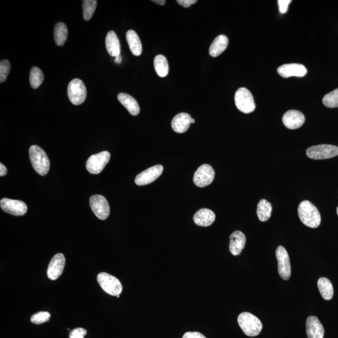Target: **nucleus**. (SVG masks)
<instances>
[{
  "mask_svg": "<svg viewBox=\"0 0 338 338\" xmlns=\"http://www.w3.org/2000/svg\"><path fill=\"white\" fill-rule=\"evenodd\" d=\"M237 322L241 329L248 336H258L263 329V324L260 319L248 312L240 314L238 316Z\"/></svg>",
  "mask_w": 338,
  "mask_h": 338,
  "instance_id": "obj_3",
  "label": "nucleus"
},
{
  "mask_svg": "<svg viewBox=\"0 0 338 338\" xmlns=\"http://www.w3.org/2000/svg\"><path fill=\"white\" fill-rule=\"evenodd\" d=\"M86 332V329L78 327L70 332L69 338H84Z\"/></svg>",
  "mask_w": 338,
  "mask_h": 338,
  "instance_id": "obj_34",
  "label": "nucleus"
},
{
  "mask_svg": "<svg viewBox=\"0 0 338 338\" xmlns=\"http://www.w3.org/2000/svg\"><path fill=\"white\" fill-rule=\"evenodd\" d=\"M153 2L156 4L160 5H164L166 3V1H165V0H154V1Z\"/></svg>",
  "mask_w": 338,
  "mask_h": 338,
  "instance_id": "obj_39",
  "label": "nucleus"
},
{
  "mask_svg": "<svg viewBox=\"0 0 338 338\" xmlns=\"http://www.w3.org/2000/svg\"><path fill=\"white\" fill-rule=\"evenodd\" d=\"M164 167L162 165L151 167L138 174L135 177V182L140 186L150 184L161 176Z\"/></svg>",
  "mask_w": 338,
  "mask_h": 338,
  "instance_id": "obj_13",
  "label": "nucleus"
},
{
  "mask_svg": "<svg viewBox=\"0 0 338 338\" xmlns=\"http://www.w3.org/2000/svg\"><path fill=\"white\" fill-rule=\"evenodd\" d=\"M90 206L94 214L101 220L108 218L110 206L106 198L101 195H94L90 198Z\"/></svg>",
  "mask_w": 338,
  "mask_h": 338,
  "instance_id": "obj_10",
  "label": "nucleus"
},
{
  "mask_svg": "<svg viewBox=\"0 0 338 338\" xmlns=\"http://www.w3.org/2000/svg\"><path fill=\"white\" fill-rule=\"evenodd\" d=\"M65 265V258L64 254H57L50 262L47 275L51 280L57 279L64 272Z\"/></svg>",
  "mask_w": 338,
  "mask_h": 338,
  "instance_id": "obj_14",
  "label": "nucleus"
},
{
  "mask_svg": "<svg viewBox=\"0 0 338 338\" xmlns=\"http://www.w3.org/2000/svg\"><path fill=\"white\" fill-rule=\"evenodd\" d=\"M215 172L212 167L209 164L202 165L199 167L195 175L194 182L199 187H205L213 182Z\"/></svg>",
  "mask_w": 338,
  "mask_h": 338,
  "instance_id": "obj_11",
  "label": "nucleus"
},
{
  "mask_svg": "<svg viewBox=\"0 0 338 338\" xmlns=\"http://www.w3.org/2000/svg\"><path fill=\"white\" fill-rule=\"evenodd\" d=\"M182 338H207L204 335L199 332H185Z\"/></svg>",
  "mask_w": 338,
  "mask_h": 338,
  "instance_id": "obj_36",
  "label": "nucleus"
},
{
  "mask_svg": "<svg viewBox=\"0 0 338 338\" xmlns=\"http://www.w3.org/2000/svg\"><path fill=\"white\" fill-rule=\"evenodd\" d=\"M98 281L102 289L109 295L117 296L122 292L121 282L112 275L106 272H101L98 274Z\"/></svg>",
  "mask_w": 338,
  "mask_h": 338,
  "instance_id": "obj_5",
  "label": "nucleus"
},
{
  "mask_svg": "<svg viewBox=\"0 0 338 338\" xmlns=\"http://www.w3.org/2000/svg\"><path fill=\"white\" fill-rule=\"evenodd\" d=\"M323 103L328 108L338 107V88L326 94L323 99Z\"/></svg>",
  "mask_w": 338,
  "mask_h": 338,
  "instance_id": "obj_31",
  "label": "nucleus"
},
{
  "mask_svg": "<svg viewBox=\"0 0 338 338\" xmlns=\"http://www.w3.org/2000/svg\"><path fill=\"white\" fill-rule=\"evenodd\" d=\"M154 68L157 74L159 77L164 78L168 75L169 68L168 62L166 57L162 55L156 57L154 61Z\"/></svg>",
  "mask_w": 338,
  "mask_h": 338,
  "instance_id": "obj_28",
  "label": "nucleus"
},
{
  "mask_svg": "<svg viewBox=\"0 0 338 338\" xmlns=\"http://www.w3.org/2000/svg\"><path fill=\"white\" fill-rule=\"evenodd\" d=\"M122 57L119 56L115 57V62L117 63V64H120V63H121V62H122Z\"/></svg>",
  "mask_w": 338,
  "mask_h": 338,
  "instance_id": "obj_40",
  "label": "nucleus"
},
{
  "mask_svg": "<svg viewBox=\"0 0 338 338\" xmlns=\"http://www.w3.org/2000/svg\"><path fill=\"white\" fill-rule=\"evenodd\" d=\"M83 16L85 20L89 21L95 11L98 2L95 0H85L83 2Z\"/></svg>",
  "mask_w": 338,
  "mask_h": 338,
  "instance_id": "obj_30",
  "label": "nucleus"
},
{
  "mask_svg": "<svg viewBox=\"0 0 338 338\" xmlns=\"http://www.w3.org/2000/svg\"><path fill=\"white\" fill-rule=\"evenodd\" d=\"M106 45L110 56L116 57L120 56V44L119 38L114 31H109L106 38Z\"/></svg>",
  "mask_w": 338,
  "mask_h": 338,
  "instance_id": "obj_22",
  "label": "nucleus"
},
{
  "mask_svg": "<svg viewBox=\"0 0 338 338\" xmlns=\"http://www.w3.org/2000/svg\"><path fill=\"white\" fill-rule=\"evenodd\" d=\"M29 156L33 169L39 175L44 176L49 172L51 164L48 156L42 149L38 146L30 147Z\"/></svg>",
  "mask_w": 338,
  "mask_h": 338,
  "instance_id": "obj_2",
  "label": "nucleus"
},
{
  "mask_svg": "<svg viewBox=\"0 0 338 338\" xmlns=\"http://www.w3.org/2000/svg\"><path fill=\"white\" fill-rule=\"evenodd\" d=\"M305 122L303 113L295 110H291L285 113L282 117V122L289 129L295 130L300 128Z\"/></svg>",
  "mask_w": 338,
  "mask_h": 338,
  "instance_id": "obj_15",
  "label": "nucleus"
},
{
  "mask_svg": "<svg viewBox=\"0 0 338 338\" xmlns=\"http://www.w3.org/2000/svg\"><path fill=\"white\" fill-rule=\"evenodd\" d=\"M68 96L73 105L78 106L85 102L86 88L82 80L75 78L69 83L67 88Z\"/></svg>",
  "mask_w": 338,
  "mask_h": 338,
  "instance_id": "obj_6",
  "label": "nucleus"
},
{
  "mask_svg": "<svg viewBox=\"0 0 338 338\" xmlns=\"http://www.w3.org/2000/svg\"><path fill=\"white\" fill-rule=\"evenodd\" d=\"M111 159V154L107 151L102 152L89 157L86 167L92 174H99L104 170Z\"/></svg>",
  "mask_w": 338,
  "mask_h": 338,
  "instance_id": "obj_8",
  "label": "nucleus"
},
{
  "mask_svg": "<svg viewBox=\"0 0 338 338\" xmlns=\"http://www.w3.org/2000/svg\"><path fill=\"white\" fill-rule=\"evenodd\" d=\"M276 256L278 263V272L281 278L285 280L289 279L292 274V267H291L289 254L283 246H280L277 248Z\"/></svg>",
  "mask_w": 338,
  "mask_h": 338,
  "instance_id": "obj_9",
  "label": "nucleus"
},
{
  "mask_svg": "<svg viewBox=\"0 0 338 338\" xmlns=\"http://www.w3.org/2000/svg\"><path fill=\"white\" fill-rule=\"evenodd\" d=\"M11 68L10 62L8 60H3L0 62V82L4 83L7 80Z\"/></svg>",
  "mask_w": 338,
  "mask_h": 338,
  "instance_id": "obj_33",
  "label": "nucleus"
},
{
  "mask_svg": "<svg viewBox=\"0 0 338 338\" xmlns=\"http://www.w3.org/2000/svg\"><path fill=\"white\" fill-rule=\"evenodd\" d=\"M309 158L314 160H323L332 158L338 155V148L336 146L322 144L311 147L306 151Z\"/></svg>",
  "mask_w": 338,
  "mask_h": 338,
  "instance_id": "obj_7",
  "label": "nucleus"
},
{
  "mask_svg": "<svg viewBox=\"0 0 338 338\" xmlns=\"http://www.w3.org/2000/svg\"><path fill=\"white\" fill-rule=\"evenodd\" d=\"M193 219L195 224L199 226L208 227L214 223L216 215L210 209H201L196 212Z\"/></svg>",
  "mask_w": 338,
  "mask_h": 338,
  "instance_id": "obj_20",
  "label": "nucleus"
},
{
  "mask_svg": "<svg viewBox=\"0 0 338 338\" xmlns=\"http://www.w3.org/2000/svg\"><path fill=\"white\" fill-rule=\"evenodd\" d=\"M278 2L279 12L284 14L287 12L288 6L291 4V0H279Z\"/></svg>",
  "mask_w": 338,
  "mask_h": 338,
  "instance_id": "obj_35",
  "label": "nucleus"
},
{
  "mask_svg": "<svg viewBox=\"0 0 338 338\" xmlns=\"http://www.w3.org/2000/svg\"><path fill=\"white\" fill-rule=\"evenodd\" d=\"M271 204L266 199H262L258 204L257 208V215L259 221L265 222L268 221L271 216Z\"/></svg>",
  "mask_w": 338,
  "mask_h": 338,
  "instance_id": "obj_26",
  "label": "nucleus"
},
{
  "mask_svg": "<svg viewBox=\"0 0 338 338\" xmlns=\"http://www.w3.org/2000/svg\"><path fill=\"white\" fill-rule=\"evenodd\" d=\"M336 212H337V215H338V207H337V209H336Z\"/></svg>",
  "mask_w": 338,
  "mask_h": 338,
  "instance_id": "obj_42",
  "label": "nucleus"
},
{
  "mask_svg": "<svg viewBox=\"0 0 338 338\" xmlns=\"http://www.w3.org/2000/svg\"><path fill=\"white\" fill-rule=\"evenodd\" d=\"M2 210L15 216H22L27 213V206L23 201L4 198L0 201Z\"/></svg>",
  "mask_w": 338,
  "mask_h": 338,
  "instance_id": "obj_12",
  "label": "nucleus"
},
{
  "mask_svg": "<svg viewBox=\"0 0 338 338\" xmlns=\"http://www.w3.org/2000/svg\"><path fill=\"white\" fill-rule=\"evenodd\" d=\"M118 100L123 106L125 107L128 112L133 116L139 114L140 109L139 105L136 100L132 96L125 93H120L117 96Z\"/></svg>",
  "mask_w": 338,
  "mask_h": 338,
  "instance_id": "obj_21",
  "label": "nucleus"
},
{
  "mask_svg": "<svg viewBox=\"0 0 338 338\" xmlns=\"http://www.w3.org/2000/svg\"><path fill=\"white\" fill-rule=\"evenodd\" d=\"M234 101L238 110L245 114H250L256 109L252 93L245 87L238 89L235 94Z\"/></svg>",
  "mask_w": 338,
  "mask_h": 338,
  "instance_id": "obj_4",
  "label": "nucleus"
},
{
  "mask_svg": "<svg viewBox=\"0 0 338 338\" xmlns=\"http://www.w3.org/2000/svg\"><path fill=\"white\" fill-rule=\"evenodd\" d=\"M178 4L184 8H188L198 2L197 0H177Z\"/></svg>",
  "mask_w": 338,
  "mask_h": 338,
  "instance_id": "obj_37",
  "label": "nucleus"
},
{
  "mask_svg": "<svg viewBox=\"0 0 338 338\" xmlns=\"http://www.w3.org/2000/svg\"><path fill=\"white\" fill-rule=\"evenodd\" d=\"M50 318L51 314L49 312L40 311L31 317V321L33 324H41L48 322Z\"/></svg>",
  "mask_w": 338,
  "mask_h": 338,
  "instance_id": "obj_32",
  "label": "nucleus"
},
{
  "mask_svg": "<svg viewBox=\"0 0 338 338\" xmlns=\"http://www.w3.org/2000/svg\"><path fill=\"white\" fill-rule=\"evenodd\" d=\"M195 120L194 119H192V120H191V123H192V124H193V123H195Z\"/></svg>",
  "mask_w": 338,
  "mask_h": 338,
  "instance_id": "obj_41",
  "label": "nucleus"
},
{
  "mask_svg": "<svg viewBox=\"0 0 338 338\" xmlns=\"http://www.w3.org/2000/svg\"><path fill=\"white\" fill-rule=\"evenodd\" d=\"M44 75L42 71L39 68L34 67L31 69L30 73V83L31 87L36 89L43 83Z\"/></svg>",
  "mask_w": 338,
  "mask_h": 338,
  "instance_id": "obj_29",
  "label": "nucleus"
},
{
  "mask_svg": "<svg viewBox=\"0 0 338 338\" xmlns=\"http://www.w3.org/2000/svg\"><path fill=\"white\" fill-rule=\"evenodd\" d=\"M317 284L322 297L325 300H331L334 295V290L331 281L326 277H321L318 279Z\"/></svg>",
  "mask_w": 338,
  "mask_h": 338,
  "instance_id": "obj_25",
  "label": "nucleus"
},
{
  "mask_svg": "<svg viewBox=\"0 0 338 338\" xmlns=\"http://www.w3.org/2000/svg\"><path fill=\"white\" fill-rule=\"evenodd\" d=\"M190 115L187 113H180L175 115L172 120L171 125L172 129L175 132L182 133L187 131L191 123Z\"/></svg>",
  "mask_w": 338,
  "mask_h": 338,
  "instance_id": "obj_19",
  "label": "nucleus"
},
{
  "mask_svg": "<svg viewBox=\"0 0 338 338\" xmlns=\"http://www.w3.org/2000/svg\"><path fill=\"white\" fill-rule=\"evenodd\" d=\"M126 38L130 51L133 56H140L142 52V45L137 33L132 30H128L126 33Z\"/></svg>",
  "mask_w": 338,
  "mask_h": 338,
  "instance_id": "obj_24",
  "label": "nucleus"
},
{
  "mask_svg": "<svg viewBox=\"0 0 338 338\" xmlns=\"http://www.w3.org/2000/svg\"><path fill=\"white\" fill-rule=\"evenodd\" d=\"M228 44H229V40L226 36L221 35L217 36L212 41L210 48H209V54L211 56L217 57L220 56L227 49Z\"/></svg>",
  "mask_w": 338,
  "mask_h": 338,
  "instance_id": "obj_23",
  "label": "nucleus"
},
{
  "mask_svg": "<svg viewBox=\"0 0 338 338\" xmlns=\"http://www.w3.org/2000/svg\"><path fill=\"white\" fill-rule=\"evenodd\" d=\"M246 243V237L244 233L239 230L233 232L230 236V252L234 256L239 255L245 247Z\"/></svg>",
  "mask_w": 338,
  "mask_h": 338,
  "instance_id": "obj_18",
  "label": "nucleus"
},
{
  "mask_svg": "<svg viewBox=\"0 0 338 338\" xmlns=\"http://www.w3.org/2000/svg\"><path fill=\"white\" fill-rule=\"evenodd\" d=\"M68 28L62 22L57 23L54 28V40L57 45L63 46L67 40Z\"/></svg>",
  "mask_w": 338,
  "mask_h": 338,
  "instance_id": "obj_27",
  "label": "nucleus"
},
{
  "mask_svg": "<svg viewBox=\"0 0 338 338\" xmlns=\"http://www.w3.org/2000/svg\"><path fill=\"white\" fill-rule=\"evenodd\" d=\"M7 174V167L4 166V164H0V175L1 177L5 176V175Z\"/></svg>",
  "mask_w": 338,
  "mask_h": 338,
  "instance_id": "obj_38",
  "label": "nucleus"
},
{
  "mask_svg": "<svg viewBox=\"0 0 338 338\" xmlns=\"http://www.w3.org/2000/svg\"><path fill=\"white\" fill-rule=\"evenodd\" d=\"M277 73L282 77L285 78L291 77H303L307 73V69L301 64H285L277 69Z\"/></svg>",
  "mask_w": 338,
  "mask_h": 338,
  "instance_id": "obj_16",
  "label": "nucleus"
},
{
  "mask_svg": "<svg viewBox=\"0 0 338 338\" xmlns=\"http://www.w3.org/2000/svg\"><path fill=\"white\" fill-rule=\"evenodd\" d=\"M117 298H120V296H119V295H118V296H117Z\"/></svg>",
  "mask_w": 338,
  "mask_h": 338,
  "instance_id": "obj_43",
  "label": "nucleus"
},
{
  "mask_svg": "<svg viewBox=\"0 0 338 338\" xmlns=\"http://www.w3.org/2000/svg\"><path fill=\"white\" fill-rule=\"evenodd\" d=\"M298 216L301 221L309 227L316 228L321 224L320 213L315 206L308 201L301 202L298 207Z\"/></svg>",
  "mask_w": 338,
  "mask_h": 338,
  "instance_id": "obj_1",
  "label": "nucleus"
},
{
  "mask_svg": "<svg viewBox=\"0 0 338 338\" xmlns=\"http://www.w3.org/2000/svg\"><path fill=\"white\" fill-rule=\"evenodd\" d=\"M306 334L308 338H324V327L316 316L308 317L306 320Z\"/></svg>",
  "mask_w": 338,
  "mask_h": 338,
  "instance_id": "obj_17",
  "label": "nucleus"
}]
</instances>
